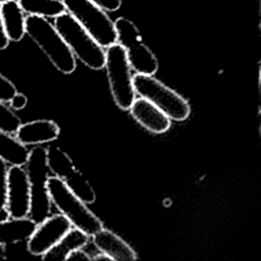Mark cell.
<instances>
[{
	"mask_svg": "<svg viewBox=\"0 0 261 261\" xmlns=\"http://www.w3.org/2000/svg\"><path fill=\"white\" fill-rule=\"evenodd\" d=\"M29 155L27 146L15 140L13 135L0 130V157L9 165L23 166Z\"/></svg>",
	"mask_w": 261,
	"mask_h": 261,
	"instance_id": "obj_17",
	"label": "cell"
},
{
	"mask_svg": "<svg viewBox=\"0 0 261 261\" xmlns=\"http://www.w3.org/2000/svg\"><path fill=\"white\" fill-rule=\"evenodd\" d=\"M65 10L100 44L106 48L116 43L114 22L91 0H61Z\"/></svg>",
	"mask_w": 261,
	"mask_h": 261,
	"instance_id": "obj_7",
	"label": "cell"
},
{
	"mask_svg": "<svg viewBox=\"0 0 261 261\" xmlns=\"http://www.w3.org/2000/svg\"><path fill=\"white\" fill-rule=\"evenodd\" d=\"M47 190L51 204L68 219L71 226L81 229L89 237L104 227L100 218L87 207V204L69 191L61 178L49 175Z\"/></svg>",
	"mask_w": 261,
	"mask_h": 261,
	"instance_id": "obj_2",
	"label": "cell"
},
{
	"mask_svg": "<svg viewBox=\"0 0 261 261\" xmlns=\"http://www.w3.org/2000/svg\"><path fill=\"white\" fill-rule=\"evenodd\" d=\"M17 3L29 15L56 17L65 12V7L59 0H17Z\"/></svg>",
	"mask_w": 261,
	"mask_h": 261,
	"instance_id": "obj_18",
	"label": "cell"
},
{
	"mask_svg": "<svg viewBox=\"0 0 261 261\" xmlns=\"http://www.w3.org/2000/svg\"><path fill=\"white\" fill-rule=\"evenodd\" d=\"M106 48L104 67L112 98L118 108L128 110L136 98V93L125 49L118 43Z\"/></svg>",
	"mask_w": 261,
	"mask_h": 261,
	"instance_id": "obj_6",
	"label": "cell"
},
{
	"mask_svg": "<svg viewBox=\"0 0 261 261\" xmlns=\"http://www.w3.org/2000/svg\"><path fill=\"white\" fill-rule=\"evenodd\" d=\"M21 123L20 118L5 103L0 102V130L13 135Z\"/></svg>",
	"mask_w": 261,
	"mask_h": 261,
	"instance_id": "obj_21",
	"label": "cell"
},
{
	"mask_svg": "<svg viewBox=\"0 0 261 261\" xmlns=\"http://www.w3.org/2000/svg\"><path fill=\"white\" fill-rule=\"evenodd\" d=\"M60 127L50 119H38L20 123L13 134L16 141L24 146H36L55 141Z\"/></svg>",
	"mask_w": 261,
	"mask_h": 261,
	"instance_id": "obj_12",
	"label": "cell"
},
{
	"mask_svg": "<svg viewBox=\"0 0 261 261\" xmlns=\"http://www.w3.org/2000/svg\"><path fill=\"white\" fill-rule=\"evenodd\" d=\"M116 31V43L121 45L126 52L130 68L137 73L153 75L158 69V60L155 54L141 39L136 24L124 17H118L114 21Z\"/></svg>",
	"mask_w": 261,
	"mask_h": 261,
	"instance_id": "obj_8",
	"label": "cell"
},
{
	"mask_svg": "<svg viewBox=\"0 0 261 261\" xmlns=\"http://www.w3.org/2000/svg\"><path fill=\"white\" fill-rule=\"evenodd\" d=\"M6 259V251H5V246L0 243V260H5Z\"/></svg>",
	"mask_w": 261,
	"mask_h": 261,
	"instance_id": "obj_29",
	"label": "cell"
},
{
	"mask_svg": "<svg viewBox=\"0 0 261 261\" xmlns=\"http://www.w3.org/2000/svg\"><path fill=\"white\" fill-rule=\"evenodd\" d=\"M37 223L29 216L9 218L0 223V243L4 246L28 241L36 228Z\"/></svg>",
	"mask_w": 261,
	"mask_h": 261,
	"instance_id": "obj_16",
	"label": "cell"
},
{
	"mask_svg": "<svg viewBox=\"0 0 261 261\" xmlns=\"http://www.w3.org/2000/svg\"><path fill=\"white\" fill-rule=\"evenodd\" d=\"M90 237L81 229L71 226L69 230L44 255L42 259L44 261H57L66 260L67 257L73 251L77 249H84L89 243Z\"/></svg>",
	"mask_w": 261,
	"mask_h": 261,
	"instance_id": "obj_15",
	"label": "cell"
},
{
	"mask_svg": "<svg viewBox=\"0 0 261 261\" xmlns=\"http://www.w3.org/2000/svg\"><path fill=\"white\" fill-rule=\"evenodd\" d=\"M95 247L110 260L132 261L138 258L136 251L113 231L102 227L92 236Z\"/></svg>",
	"mask_w": 261,
	"mask_h": 261,
	"instance_id": "obj_13",
	"label": "cell"
},
{
	"mask_svg": "<svg viewBox=\"0 0 261 261\" xmlns=\"http://www.w3.org/2000/svg\"><path fill=\"white\" fill-rule=\"evenodd\" d=\"M8 45H9V40L4 32L2 17H1V13H0V50L6 49L8 47Z\"/></svg>",
	"mask_w": 261,
	"mask_h": 261,
	"instance_id": "obj_27",
	"label": "cell"
},
{
	"mask_svg": "<svg viewBox=\"0 0 261 261\" xmlns=\"http://www.w3.org/2000/svg\"><path fill=\"white\" fill-rule=\"evenodd\" d=\"M24 169L31 189L29 217L36 223H39L49 216L52 205L47 190V179L50 170L47 165L46 148L36 145V147L29 150Z\"/></svg>",
	"mask_w": 261,
	"mask_h": 261,
	"instance_id": "obj_5",
	"label": "cell"
},
{
	"mask_svg": "<svg viewBox=\"0 0 261 261\" xmlns=\"http://www.w3.org/2000/svg\"><path fill=\"white\" fill-rule=\"evenodd\" d=\"M5 206L13 218L29 216L31 189L27 171L20 165L8 167Z\"/></svg>",
	"mask_w": 261,
	"mask_h": 261,
	"instance_id": "obj_10",
	"label": "cell"
},
{
	"mask_svg": "<svg viewBox=\"0 0 261 261\" xmlns=\"http://www.w3.org/2000/svg\"><path fill=\"white\" fill-rule=\"evenodd\" d=\"M16 92V88L12 82L0 73V102L8 103Z\"/></svg>",
	"mask_w": 261,
	"mask_h": 261,
	"instance_id": "obj_22",
	"label": "cell"
},
{
	"mask_svg": "<svg viewBox=\"0 0 261 261\" xmlns=\"http://www.w3.org/2000/svg\"><path fill=\"white\" fill-rule=\"evenodd\" d=\"M71 227L68 219L61 213L46 217L37 223L28 239L27 249L34 256H42L49 251Z\"/></svg>",
	"mask_w": 261,
	"mask_h": 261,
	"instance_id": "obj_9",
	"label": "cell"
},
{
	"mask_svg": "<svg viewBox=\"0 0 261 261\" xmlns=\"http://www.w3.org/2000/svg\"><path fill=\"white\" fill-rule=\"evenodd\" d=\"M94 4L106 11H115L120 8L121 0H91Z\"/></svg>",
	"mask_w": 261,
	"mask_h": 261,
	"instance_id": "obj_24",
	"label": "cell"
},
{
	"mask_svg": "<svg viewBox=\"0 0 261 261\" xmlns=\"http://www.w3.org/2000/svg\"><path fill=\"white\" fill-rule=\"evenodd\" d=\"M54 27L60 34L73 56L91 69H101L105 64V50L68 13L54 17Z\"/></svg>",
	"mask_w": 261,
	"mask_h": 261,
	"instance_id": "obj_3",
	"label": "cell"
},
{
	"mask_svg": "<svg viewBox=\"0 0 261 261\" xmlns=\"http://www.w3.org/2000/svg\"><path fill=\"white\" fill-rule=\"evenodd\" d=\"M7 171L8 163L0 157V207L5 206L7 190Z\"/></svg>",
	"mask_w": 261,
	"mask_h": 261,
	"instance_id": "obj_23",
	"label": "cell"
},
{
	"mask_svg": "<svg viewBox=\"0 0 261 261\" xmlns=\"http://www.w3.org/2000/svg\"><path fill=\"white\" fill-rule=\"evenodd\" d=\"M5 1H7V0H0V3H2V2H5Z\"/></svg>",
	"mask_w": 261,
	"mask_h": 261,
	"instance_id": "obj_30",
	"label": "cell"
},
{
	"mask_svg": "<svg viewBox=\"0 0 261 261\" xmlns=\"http://www.w3.org/2000/svg\"><path fill=\"white\" fill-rule=\"evenodd\" d=\"M25 34L60 72L69 74L74 71L76 67L75 57L55 27L46 17L28 15L25 17Z\"/></svg>",
	"mask_w": 261,
	"mask_h": 261,
	"instance_id": "obj_1",
	"label": "cell"
},
{
	"mask_svg": "<svg viewBox=\"0 0 261 261\" xmlns=\"http://www.w3.org/2000/svg\"><path fill=\"white\" fill-rule=\"evenodd\" d=\"M128 110L143 127L153 134H163L171 125V119L145 98H135Z\"/></svg>",
	"mask_w": 261,
	"mask_h": 261,
	"instance_id": "obj_11",
	"label": "cell"
},
{
	"mask_svg": "<svg viewBox=\"0 0 261 261\" xmlns=\"http://www.w3.org/2000/svg\"><path fill=\"white\" fill-rule=\"evenodd\" d=\"M136 95L147 99L163 111L171 120H186L191 113L189 102L171 88L150 74L133 75Z\"/></svg>",
	"mask_w": 261,
	"mask_h": 261,
	"instance_id": "obj_4",
	"label": "cell"
},
{
	"mask_svg": "<svg viewBox=\"0 0 261 261\" xmlns=\"http://www.w3.org/2000/svg\"><path fill=\"white\" fill-rule=\"evenodd\" d=\"M0 13L9 42H19L25 35V16L17 1L7 0L0 3Z\"/></svg>",
	"mask_w": 261,
	"mask_h": 261,
	"instance_id": "obj_14",
	"label": "cell"
},
{
	"mask_svg": "<svg viewBox=\"0 0 261 261\" xmlns=\"http://www.w3.org/2000/svg\"><path fill=\"white\" fill-rule=\"evenodd\" d=\"M46 159L50 173L61 179L75 168L71 158L57 146L46 148Z\"/></svg>",
	"mask_w": 261,
	"mask_h": 261,
	"instance_id": "obj_19",
	"label": "cell"
},
{
	"mask_svg": "<svg viewBox=\"0 0 261 261\" xmlns=\"http://www.w3.org/2000/svg\"><path fill=\"white\" fill-rule=\"evenodd\" d=\"M9 218H11V216L8 209L6 208V206H1L0 207V223L8 220Z\"/></svg>",
	"mask_w": 261,
	"mask_h": 261,
	"instance_id": "obj_28",
	"label": "cell"
},
{
	"mask_svg": "<svg viewBox=\"0 0 261 261\" xmlns=\"http://www.w3.org/2000/svg\"><path fill=\"white\" fill-rule=\"evenodd\" d=\"M72 259H86V260H92V257L85 252L83 249H77L75 251H73L72 253H70V255L67 257L66 260H72Z\"/></svg>",
	"mask_w": 261,
	"mask_h": 261,
	"instance_id": "obj_26",
	"label": "cell"
},
{
	"mask_svg": "<svg viewBox=\"0 0 261 261\" xmlns=\"http://www.w3.org/2000/svg\"><path fill=\"white\" fill-rule=\"evenodd\" d=\"M9 103V107L15 111V110H21L27 106L28 103V98L25 95L21 94V93H15L14 96L11 98V100L8 102Z\"/></svg>",
	"mask_w": 261,
	"mask_h": 261,
	"instance_id": "obj_25",
	"label": "cell"
},
{
	"mask_svg": "<svg viewBox=\"0 0 261 261\" xmlns=\"http://www.w3.org/2000/svg\"><path fill=\"white\" fill-rule=\"evenodd\" d=\"M69 191L81 199L85 204H93L96 201V194L84 174L74 168L63 179Z\"/></svg>",
	"mask_w": 261,
	"mask_h": 261,
	"instance_id": "obj_20",
	"label": "cell"
}]
</instances>
